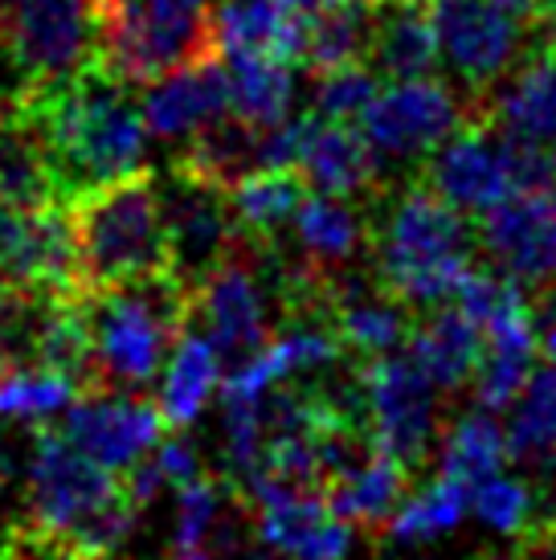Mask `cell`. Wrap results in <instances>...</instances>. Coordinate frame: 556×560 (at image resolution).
<instances>
[{
  "label": "cell",
  "mask_w": 556,
  "mask_h": 560,
  "mask_svg": "<svg viewBox=\"0 0 556 560\" xmlns=\"http://www.w3.org/2000/svg\"><path fill=\"white\" fill-rule=\"evenodd\" d=\"M30 110L66 201L82 188L143 168V103L131 98V82L115 79L99 58L62 86L30 98Z\"/></svg>",
  "instance_id": "obj_1"
},
{
  "label": "cell",
  "mask_w": 556,
  "mask_h": 560,
  "mask_svg": "<svg viewBox=\"0 0 556 560\" xmlns=\"http://www.w3.org/2000/svg\"><path fill=\"white\" fill-rule=\"evenodd\" d=\"M479 234L471 213L450 205L438 188L414 172L385 205V218H372V275L389 295L409 307H442L459 295L466 270L475 266Z\"/></svg>",
  "instance_id": "obj_2"
},
{
  "label": "cell",
  "mask_w": 556,
  "mask_h": 560,
  "mask_svg": "<svg viewBox=\"0 0 556 560\" xmlns=\"http://www.w3.org/2000/svg\"><path fill=\"white\" fill-rule=\"evenodd\" d=\"M33 467L25 487V524L62 545L74 560H111L136 528L139 503L119 470L94 463L62 434V425L33 430Z\"/></svg>",
  "instance_id": "obj_3"
},
{
  "label": "cell",
  "mask_w": 556,
  "mask_h": 560,
  "mask_svg": "<svg viewBox=\"0 0 556 560\" xmlns=\"http://www.w3.org/2000/svg\"><path fill=\"white\" fill-rule=\"evenodd\" d=\"M66 221L74 237L78 291L86 295L169 270L164 209L152 168L74 192L66 201Z\"/></svg>",
  "instance_id": "obj_4"
},
{
  "label": "cell",
  "mask_w": 556,
  "mask_h": 560,
  "mask_svg": "<svg viewBox=\"0 0 556 560\" xmlns=\"http://www.w3.org/2000/svg\"><path fill=\"white\" fill-rule=\"evenodd\" d=\"M193 312H197V295L172 270L86 295L94 385H99L94 397L148 389L164 373L172 348L193 327Z\"/></svg>",
  "instance_id": "obj_5"
},
{
  "label": "cell",
  "mask_w": 556,
  "mask_h": 560,
  "mask_svg": "<svg viewBox=\"0 0 556 560\" xmlns=\"http://www.w3.org/2000/svg\"><path fill=\"white\" fill-rule=\"evenodd\" d=\"M213 0H99V62L131 86L221 54Z\"/></svg>",
  "instance_id": "obj_6"
},
{
  "label": "cell",
  "mask_w": 556,
  "mask_h": 560,
  "mask_svg": "<svg viewBox=\"0 0 556 560\" xmlns=\"http://www.w3.org/2000/svg\"><path fill=\"white\" fill-rule=\"evenodd\" d=\"M99 54V0H0V70L25 98L62 86Z\"/></svg>",
  "instance_id": "obj_7"
},
{
  "label": "cell",
  "mask_w": 556,
  "mask_h": 560,
  "mask_svg": "<svg viewBox=\"0 0 556 560\" xmlns=\"http://www.w3.org/2000/svg\"><path fill=\"white\" fill-rule=\"evenodd\" d=\"M430 16L438 58L459 79L471 115H479L491 107L503 79L524 62L536 42V25L491 0H430Z\"/></svg>",
  "instance_id": "obj_8"
},
{
  "label": "cell",
  "mask_w": 556,
  "mask_h": 560,
  "mask_svg": "<svg viewBox=\"0 0 556 560\" xmlns=\"http://www.w3.org/2000/svg\"><path fill=\"white\" fill-rule=\"evenodd\" d=\"M270 299L275 295H270V275H266V249L246 237L197 287L193 327H205V336L213 340L221 364H230V373L266 352L270 331H275L266 324Z\"/></svg>",
  "instance_id": "obj_9"
},
{
  "label": "cell",
  "mask_w": 556,
  "mask_h": 560,
  "mask_svg": "<svg viewBox=\"0 0 556 560\" xmlns=\"http://www.w3.org/2000/svg\"><path fill=\"white\" fill-rule=\"evenodd\" d=\"M356 373L364 381L369 397V430L372 446L389 458H397L409 475L426 467L438 434V397L433 381L417 369L409 352L377 360H356Z\"/></svg>",
  "instance_id": "obj_10"
},
{
  "label": "cell",
  "mask_w": 556,
  "mask_h": 560,
  "mask_svg": "<svg viewBox=\"0 0 556 560\" xmlns=\"http://www.w3.org/2000/svg\"><path fill=\"white\" fill-rule=\"evenodd\" d=\"M160 209L169 237V270L197 295V287L242 246L230 192L201 176L169 168V185L160 188Z\"/></svg>",
  "instance_id": "obj_11"
},
{
  "label": "cell",
  "mask_w": 556,
  "mask_h": 560,
  "mask_svg": "<svg viewBox=\"0 0 556 560\" xmlns=\"http://www.w3.org/2000/svg\"><path fill=\"white\" fill-rule=\"evenodd\" d=\"M471 119V103L459 98L442 79H409L389 82L364 110V136L377 152L393 160H421L438 152L442 143Z\"/></svg>",
  "instance_id": "obj_12"
},
{
  "label": "cell",
  "mask_w": 556,
  "mask_h": 560,
  "mask_svg": "<svg viewBox=\"0 0 556 560\" xmlns=\"http://www.w3.org/2000/svg\"><path fill=\"white\" fill-rule=\"evenodd\" d=\"M479 249L520 287L544 291L556 279V188L508 192L475 218Z\"/></svg>",
  "instance_id": "obj_13"
},
{
  "label": "cell",
  "mask_w": 556,
  "mask_h": 560,
  "mask_svg": "<svg viewBox=\"0 0 556 560\" xmlns=\"http://www.w3.org/2000/svg\"><path fill=\"white\" fill-rule=\"evenodd\" d=\"M62 434L86 451L107 470L136 467L160 438L169 434V421L160 413L155 397L143 393H107V397H78L66 409Z\"/></svg>",
  "instance_id": "obj_14"
},
{
  "label": "cell",
  "mask_w": 556,
  "mask_h": 560,
  "mask_svg": "<svg viewBox=\"0 0 556 560\" xmlns=\"http://www.w3.org/2000/svg\"><path fill=\"white\" fill-rule=\"evenodd\" d=\"M0 287L78 291L74 237L66 205L9 209L0 205Z\"/></svg>",
  "instance_id": "obj_15"
},
{
  "label": "cell",
  "mask_w": 556,
  "mask_h": 560,
  "mask_svg": "<svg viewBox=\"0 0 556 560\" xmlns=\"http://www.w3.org/2000/svg\"><path fill=\"white\" fill-rule=\"evenodd\" d=\"M417 172L471 218H479L491 205L503 201L511 192V180L503 156H499V127H495L491 110L471 115L438 152H430L417 164Z\"/></svg>",
  "instance_id": "obj_16"
},
{
  "label": "cell",
  "mask_w": 556,
  "mask_h": 560,
  "mask_svg": "<svg viewBox=\"0 0 556 560\" xmlns=\"http://www.w3.org/2000/svg\"><path fill=\"white\" fill-rule=\"evenodd\" d=\"M225 110H233V79L225 54H209L181 66L152 82L143 94V124L155 140H185L188 131H197Z\"/></svg>",
  "instance_id": "obj_17"
},
{
  "label": "cell",
  "mask_w": 556,
  "mask_h": 560,
  "mask_svg": "<svg viewBox=\"0 0 556 560\" xmlns=\"http://www.w3.org/2000/svg\"><path fill=\"white\" fill-rule=\"evenodd\" d=\"M0 205L9 209L66 205L62 180L33 124L30 98H0Z\"/></svg>",
  "instance_id": "obj_18"
},
{
  "label": "cell",
  "mask_w": 556,
  "mask_h": 560,
  "mask_svg": "<svg viewBox=\"0 0 556 560\" xmlns=\"http://www.w3.org/2000/svg\"><path fill=\"white\" fill-rule=\"evenodd\" d=\"M377 148L364 136V127L344 124V119H324L315 115V127L308 136L299 172L308 176V185L327 197H381V164Z\"/></svg>",
  "instance_id": "obj_19"
},
{
  "label": "cell",
  "mask_w": 556,
  "mask_h": 560,
  "mask_svg": "<svg viewBox=\"0 0 556 560\" xmlns=\"http://www.w3.org/2000/svg\"><path fill=\"white\" fill-rule=\"evenodd\" d=\"M405 348H409V360L433 381V389L450 393L475 381L487 336L459 303L454 307L442 303V307H430L421 319H414Z\"/></svg>",
  "instance_id": "obj_20"
},
{
  "label": "cell",
  "mask_w": 556,
  "mask_h": 560,
  "mask_svg": "<svg viewBox=\"0 0 556 560\" xmlns=\"http://www.w3.org/2000/svg\"><path fill=\"white\" fill-rule=\"evenodd\" d=\"M213 25L225 58H275L303 66L308 21L278 0H221L213 9Z\"/></svg>",
  "instance_id": "obj_21"
},
{
  "label": "cell",
  "mask_w": 556,
  "mask_h": 560,
  "mask_svg": "<svg viewBox=\"0 0 556 560\" xmlns=\"http://www.w3.org/2000/svg\"><path fill=\"white\" fill-rule=\"evenodd\" d=\"M438 37H433L430 0H381L377 33H372L369 66L381 82L426 79L438 70Z\"/></svg>",
  "instance_id": "obj_22"
},
{
  "label": "cell",
  "mask_w": 556,
  "mask_h": 560,
  "mask_svg": "<svg viewBox=\"0 0 556 560\" xmlns=\"http://www.w3.org/2000/svg\"><path fill=\"white\" fill-rule=\"evenodd\" d=\"M254 532L266 548L291 560H344L352 548V524L320 495H299L254 515Z\"/></svg>",
  "instance_id": "obj_23"
},
{
  "label": "cell",
  "mask_w": 556,
  "mask_h": 560,
  "mask_svg": "<svg viewBox=\"0 0 556 560\" xmlns=\"http://www.w3.org/2000/svg\"><path fill=\"white\" fill-rule=\"evenodd\" d=\"M311 197L308 176L299 168L282 164H258L230 188V205L238 230L254 246H278V237L287 234L299 218L303 201Z\"/></svg>",
  "instance_id": "obj_24"
},
{
  "label": "cell",
  "mask_w": 556,
  "mask_h": 560,
  "mask_svg": "<svg viewBox=\"0 0 556 560\" xmlns=\"http://www.w3.org/2000/svg\"><path fill=\"white\" fill-rule=\"evenodd\" d=\"M258 164H263V131L246 124L242 115L225 110V115H213L209 124H201L197 131H188L185 148L172 156L169 168L201 176V180L230 192Z\"/></svg>",
  "instance_id": "obj_25"
},
{
  "label": "cell",
  "mask_w": 556,
  "mask_h": 560,
  "mask_svg": "<svg viewBox=\"0 0 556 560\" xmlns=\"http://www.w3.org/2000/svg\"><path fill=\"white\" fill-rule=\"evenodd\" d=\"M299 254L324 275H340L372 242V209H360L348 197H308L294 218Z\"/></svg>",
  "instance_id": "obj_26"
},
{
  "label": "cell",
  "mask_w": 556,
  "mask_h": 560,
  "mask_svg": "<svg viewBox=\"0 0 556 560\" xmlns=\"http://www.w3.org/2000/svg\"><path fill=\"white\" fill-rule=\"evenodd\" d=\"M377 13L381 0H324L308 16V42H303V66L311 70V79L332 74L340 66L369 62Z\"/></svg>",
  "instance_id": "obj_27"
},
{
  "label": "cell",
  "mask_w": 556,
  "mask_h": 560,
  "mask_svg": "<svg viewBox=\"0 0 556 560\" xmlns=\"http://www.w3.org/2000/svg\"><path fill=\"white\" fill-rule=\"evenodd\" d=\"M409 487H414V475L397 458L377 451L356 475L332 482L324 499L340 520L364 528L369 536H381V532H389L393 515L402 512L405 499H409Z\"/></svg>",
  "instance_id": "obj_28"
},
{
  "label": "cell",
  "mask_w": 556,
  "mask_h": 560,
  "mask_svg": "<svg viewBox=\"0 0 556 560\" xmlns=\"http://www.w3.org/2000/svg\"><path fill=\"white\" fill-rule=\"evenodd\" d=\"M221 357L209 336H201L197 327H188L185 340L172 348L169 364H164V381L155 393V405L169 421V430H185L201 418V409L209 405L217 389H221Z\"/></svg>",
  "instance_id": "obj_29"
},
{
  "label": "cell",
  "mask_w": 556,
  "mask_h": 560,
  "mask_svg": "<svg viewBox=\"0 0 556 560\" xmlns=\"http://www.w3.org/2000/svg\"><path fill=\"white\" fill-rule=\"evenodd\" d=\"M503 438H508V458L532 470L556 458V364L532 369Z\"/></svg>",
  "instance_id": "obj_30"
},
{
  "label": "cell",
  "mask_w": 556,
  "mask_h": 560,
  "mask_svg": "<svg viewBox=\"0 0 556 560\" xmlns=\"http://www.w3.org/2000/svg\"><path fill=\"white\" fill-rule=\"evenodd\" d=\"M503 458H508V438L491 418V409H483V405L463 413L442 438V475L471 491H479L483 482L495 479Z\"/></svg>",
  "instance_id": "obj_31"
},
{
  "label": "cell",
  "mask_w": 556,
  "mask_h": 560,
  "mask_svg": "<svg viewBox=\"0 0 556 560\" xmlns=\"http://www.w3.org/2000/svg\"><path fill=\"white\" fill-rule=\"evenodd\" d=\"M233 79V115H242L258 131H270L291 119L294 66L275 58H230Z\"/></svg>",
  "instance_id": "obj_32"
},
{
  "label": "cell",
  "mask_w": 556,
  "mask_h": 560,
  "mask_svg": "<svg viewBox=\"0 0 556 560\" xmlns=\"http://www.w3.org/2000/svg\"><path fill=\"white\" fill-rule=\"evenodd\" d=\"M471 499H475L471 487L447 479V475H438L421 495L405 499L402 512L393 515V524H389V536L402 540V545L433 540V536H442V532L459 528V520L471 512Z\"/></svg>",
  "instance_id": "obj_33"
},
{
  "label": "cell",
  "mask_w": 556,
  "mask_h": 560,
  "mask_svg": "<svg viewBox=\"0 0 556 560\" xmlns=\"http://www.w3.org/2000/svg\"><path fill=\"white\" fill-rule=\"evenodd\" d=\"M78 401V389L49 369H4L0 373V418L46 425Z\"/></svg>",
  "instance_id": "obj_34"
},
{
  "label": "cell",
  "mask_w": 556,
  "mask_h": 560,
  "mask_svg": "<svg viewBox=\"0 0 556 560\" xmlns=\"http://www.w3.org/2000/svg\"><path fill=\"white\" fill-rule=\"evenodd\" d=\"M381 94V79L369 62L340 66L332 74H320L315 79V94H311V110L324 115V119H344V124H356L364 119L369 103Z\"/></svg>",
  "instance_id": "obj_35"
},
{
  "label": "cell",
  "mask_w": 556,
  "mask_h": 560,
  "mask_svg": "<svg viewBox=\"0 0 556 560\" xmlns=\"http://www.w3.org/2000/svg\"><path fill=\"white\" fill-rule=\"evenodd\" d=\"M471 508L487 528H495L499 536H516V540H524L536 524V491L516 479H503V475L483 482Z\"/></svg>",
  "instance_id": "obj_36"
},
{
  "label": "cell",
  "mask_w": 556,
  "mask_h": 560,
  "mask_svg": "<svg viewBox=\"0 0 556 560\" xmlns=\"http://www.w3.org/2000/svg\"><path fill=\"white\" fill-rule=\"evenodd\" d=\"M221 487L217 475H201L197 482L181 487V508H176V540L172 545H205L221 515Z\"/></svg>",
  "instance_id": "obj_37"
},
{
  "label": "cell",
  "mask_w": 556,
  "mask_h": 560,
  "mask_svg": "<svg viewBox=\"0 0 556 560\" xmlns=\"http://www.w3.org/2000/svg\"><path fill=\"white\" fill-rule=\"evenodd\" d=\"M152 454H155V463H160V470H164V479H169L176 491L205 475L201 458H197V451H193V442L181 438L176 430H169V434L160 438V442L152 446Z\"/></svg>",
  "instance_id": "obj_38"
},
{
  "label": "cell",
  "mask_w": 556,
  "mask_h": 560,
  "mask_svg": "<svg viewBox=\"0 0 556 560\" xmlns=\"http://www.w3.org/2000/svg\"><path fill=\"white\" fill-rule=\"evenodd\" d=\"M0 560H74L62 545H54L49 536L30 528L25 520H13L4 540H0Z\"/></svg>",
  "instance_id": "obj_39"
},
{
  "label": "cell",
  "mask_w": 556,
  "mask_h": 560,
  "mask_svg": "<svg viewBox=\"0 0 556 560\" xmlns=\"http://www.w3.org/2000/svg\"><path fill=\"white\" fill-rule=\"evenodd\" d=\"M532 327H536V357L544 364H556V291L548 287L532 299Z\"/></svg>",
  "instance_id": "obj_40"
},
{
  "label": "cell",
  "mask_w": 556,
  "mask_h": 560,
  "mask_svg": "<svg viewBox=\"0 0 556 560\" xmlns=\"http://www.w3.org/2000/svg\"><path fill=\"white\" fill-rule=\"evenodd\" d=\"M499 9H508L511 16H520V21H541L544 16V0H491Z\"/></svg>",
  "instance_id": "obj_41"
},
{
  "label": "cell",
  "mask_w": 556,
  "mask_h": 560,
  "mask_svg": "<svg viewBox=\"0 0 556 560\" xmlns=\"http://www.w3.org/2000/svg\"><path fill=\"white\" fill-rule=\"evenodd\" d=\"M169 560H217L209 545H172Z\"/></svg>",
  "instance_id": "obj_42"
},
{
  "label": "cell",
  "mask_w": 556,
  "mask_h": 560,
  "mask_svg": "<svg viewBox=\"0 0 556 560\" xmlns=\"http://www.w3.org/2000/svg\"><path fill=\"white\" fill-rule=\"evenodd\" d=\"M9 475H13V458H9V451H4V442H0V491H4V482H9Z\"/></svg>",
  "instance_id": "obj_43"
}]
</instances>
